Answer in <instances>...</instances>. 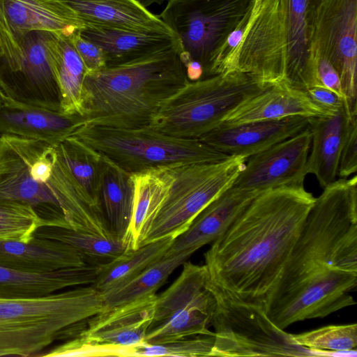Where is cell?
I'll return each mask as SVG.
<instances>
[{"instance_id": "cell-1", "label": "cell", "mask_w": 357, "mask_h": 357, "mask_svg": "<svg viewBox=\"0 0 357 357\" xmlns=\"http://www.w3.org/2000/svg\"><path fill=\"white\" fill-rule=\"evenodd\" d=\"M314 200L303 183L258 193L204 254L208 288L265 308Z\"/></svg>"}, {"instance_id": "cell-2", "label": "cell", "mask_w": 357, "mask_h": 357, "mask_svg": "<svg viewBox=\"0 0 357 357\" xmlns=\"http://www.w3.org/2000/svg\"><path fill=\"white\" fill-rule=\"evenodd\" d=\"M0 199L29 206L45 225L113 236L81 197L56 145L46 142L0 136Z\"/></svg>"}, {"instance_id": "cell-3", "label": "cell", "mask_w": 357, "mask_h": 357, "mask_svg": "<svg viewBox=\"0 0 357 357\" xmlns=\"http://www.w3.org/2000/svg\"><path fill=\"white\" fill-rule=\"evenodd\" d=\"M188 82L176 48L87 73L84 81L85 123L148 126L162 104Z\"/></svg>"}, {"instance_id": "cell-4", "label": "cell", "mask_w": 357, "mask_h": 357, "mask_svg": "<svg viewBox=\"0 0 357 357\" xmlns=\"http://www.w3.org/2000/svg\"><path fill=\"white\" fill-rule=\"evenodd\" d=\"M331 270L357 273L356 175L335 180L315 198L266 305Z\"/></svg>"}, {"instance_id": "cell-5", "label": "cell", "mask_w": 357, "mask_h": 357, "mask_svg": "<svg viewBox=\"0 0 357 357\" xmlns=\"http://www.w3.org/2000/svg\"><path fill=\"white\" fill-rule=\"evenodd\" d=\"M107 306L92 285L40 296H0V357L40 356L54 342L70 340Z\"/></svg>"}, {"instance_id": "cell-6", "label": "cell", "mask_w": 357, "mask_h": 357, "mask_svg": "<svg viewBox=\"0 0 357 357\" xmlns=\"http://www.w3.org/2000/svg\"><path fill=\"white\" fill-rule=\"evenodd\" d=\"M272 85L239 71L189 81L162 104L148 127L169 136L199 139L244 102Z\"/></svg>"}, {"instance_id": "cell-7", "label": "cell", "mask_w": 357, "mask_h": 357, "mask_svg": "<svg viewBox=\"0 0 357 357\" xmlns=\"http://www.w3.org/2000/svg\"><path fill=\"white\" fill-rule=\"evenodd\" d=\"M71 136L132 174L182 164L218 162L231 157L199 139L169 136L148 126L84 123Z\"/></svg>"}, {"instance_id": "cell-8", "label": "cell", "mask_w": 357, "mask_h": 357, "mask_svg": "<svg viewBox=\"0 0 357 357\" xmlns=\"http://www.w3.org/2000/svg\"><path fill=\"white\" fill-rule=\"evenodd\" d=\"M248 158L231 156L218 162L169 167L167 188L158 206L144 225L136 249L188 229L198 214L229 188Z\"/></svg>"}, {"instance_id": "cell-9", "label": "cell", "mask_w": 357, "mask_h": 357, "mask_svg": "<svg viewBox=\"0 0 357 357\" xmlns=\"http://www.w3.org/2000/svg\"><path fill=\"white\" fill-rule=\"evenodd\" d=\"M255 0H168L159 17L178 39L185 66L199 63L204 78L212 76L216 54Z\"/></svg>"}, {"instance_id": "cell-10", "label": "cell", "mask_w": 357, "mask_h": 357, "mask_svg": "<svg viewBox=\"0 0 357 357\" xmlns=\"http://www.w3.org/2000/svg\"><path fill=\"white\" fill-rule=\"evenodd\" d=\"M211 291L216 301L211 321L214 328L211 356L317 355L298 344L292 334L278 328L261 306Z\"/></svg>"}, {"instance_id": "cell-11", "label": "cell", "mask_w": 357, "mask_h": 357, "mask_svg": "<svg viewBox=\"0 0 357 357\" xmlns=\"http://www.w3.org/2000/svg\"><path fill=\"white\" fill-rule=\"evenodd\" d=\"M58 38L49 31L29 32L15 59L0 61V92L5 98L62 112L54 59Z\"/></svg>"}, {"instance_id": "cell-12", "label": "cell", "mask_w": 357, "mask_h": 357, "mask_svg": "<svg viewBox=\"0 0 357 357\" xmlns=\"http://www.w3.org/2000/svg\"><path fill=\"white\" fill-rule=\"evenodd\" d=\"M310 48L312 59L324 56L332 63L350 113L357 114V0L311 3Z\"/></svg>"}, {"instance_id": "cell-13", "label": "cell", "mask_w": 357, "mask_h": 357, "mask_svg": "<svg viewBox=\"0 0 357 357\" xmlns=\"http://www.w3.org/2000/svg\"><path fill=\"white\" fill-rule=\"evenodd\" d=\"M287 40L280 0H255L243 38L221 73L239 71L271 84L284 83Z\"/></svg>"}, {"instance_id": "cell-14", "label": "cell", "mask_w": 357, "mask_h": 357, "mask_svg": "<svg viewBox=\"0 0 357 357\" xmlns=\"http://www.w3.org/2000/svg\"><path fill=\"white\" fill-rule=\"evenodd\" d=\"M357 284V273L331 270L315 275L268 303L265 312L280 328L314 318H324L354 305L351 296Z\"/></svg>"}, {"instance_id": "cell-15", "label": "cell", "mask_w": 357, "mask_h": 357, "mask_svg": "<svg viewBox=\"0 0 357 357\" xmlns=\"http://www.w3.org/2000/svg\"><path fill=\"white\" fill-rule=\"evenodd\" d=\"M85 24L61 0H0V61L17 56L23 37L35 31L71 36Z\"/></svg>"}, {"instance_id": "cell-16", "label": "cell", "mask_w": 357, "mask_h": 357, "mask_svg": "<svg viewBox=\"0 0 357 357\" xmlns=\"http://www.w3.org/2000/svg\"><path fill=\"white\" fill-rule=\"evenodd\" d=\"M310 144L311 132L307 126L295 135L248 157L231 186L262 192L303 183Z\"/></svg>"}, {"instance_id": "cell-17", "label": "cell", "mask_w": 357, "mask_h": 357, "mask_svg": "<svg viewBox=\"0 0 357 357\" xmlns=\"http://www.w3.org/2000/svg\"><path fill=\"white\" fill-rule=\"evenodd\" d=\"M309 118L294 116L244 124L219 126L199 139L229 156L248 157L295 135L308 126Z\"/></svg>"}, {"instance_id": "cell-18", "label": "cell", "mask_w": 357, "mask_h": 357, "mask_svg": "<svg viewBox=\"0 0 357 357\" xmlns=\"http://www.w3.org/2000/svg\"><path fill=\"white\" fill-rule=\"evenodd\" d=\"M215 304V297L208 285L169 298L160 307L164 321L149 328L144 342L162 344L195 335H213L208 327Z\"/></svg>"}, {"instance_id": "cell-19", "label": "cell", "mask_w": 357, "mask_h": 357, "mask_svg": "<svg viewBox=\"0 0 357 357\" xmlns=\"http://www.w3.org/2000/svg\"><path fill=\"white\" fill-rule=\"evenodd\" d=\"M157 297L153 294L107 308L89 319L77 335L100 343L138 345L144 342L153 322Z\"/></svg>"}, {"instance_id": "cell-20", "label": "cell", "mask_w": 357, "mask_h": 357, "mask_svg": "<svg viewBox=\"0 0 357 357\" xmlns=\"http://www.w3.org/2000/svg\"><path fill=\"white\" fill-rule=\"evenodd\" d=\"M85 123L69 114L30 106L5 98L0 105V136L36 139L58 145Z\"/></svg>"}, {"instance_id": "cell-21", "label": "cell", "mask_w": 357, "mask_h": 357, "mask_svg": "<svg viewBox=\"0 0 357 357\" xmlns=\"http://www.w3.org/2000/svg\"><path fill=\"white\" fill-rule=\"evenodd\" d=\"M287 40L284 83L305 91L322 86L310 48L312 0H280Z\"/></svg>"}, {"instance_id": "cell-22", "label": "cell", "mask_w": 357, "mask_h": 357, "mask_svg": "<svg viewBox=\"0 0 357 357\" xmlns=\"http://www.w3.org/2000/svg\"><path fill=\"white\" fill-rule=\"evenodd\" d=\"M333 114L313 102L304 91L280 83L244 102L219 126H231L294 116L326 117Z\"/></svg>"}, {"instance_id": "cell-23", "label": "cell", "mask_w": 357, "mask_h": 357, "mask_svg": "<svg viewBox=\"0 0 357 357\" xmlns=\"http://www.w3.org/2000/svg\"><path fill=\"white\" fill-rule=\"evenodd\" d=\"M83 21L112 29L175 36L159 17L135 0H61Z\"/></svg>"}, {"instance_id": "cell-24", "label": "cell", "mask_w": 357, "mask_h": 357, "mask_svg": "<svg viewBox=\"0 0 357 357\" xmlns=\"http://www.w3.org/2000/svg\"><path fill=\"white\" fill-rule=\"evenodd\" d=\"M89 264L71 245L34 236L29 242L0 239V266L31 273H48Z\"/></svg>"}, {"instance_id": "cell-25", "label": "cell", "mask_w": 357, "mask_h": 357, "mask_svg": "<svg viewBox=\"0 0 357 357\" xmlns=\"http://www.w3.org/2000/svg\"><path fill=\"white\" fill-rule=\"evenodd\" d=\"M259 192L230 186L209 203L188 229L174 239L165 255L190 249L197 251L213 243Z\"/></svg>"}, {"instance_id": "cell-26", "label": "cell", "mask_w": 357, "mask_h": 357, "mask_svg": "<svg viewBox=\"0 0 357 357\" xmlns=\"http://www.w3.org/2000/svg\"><path fill=\"white\" fill-rule=\"evenodd\" d=\"M81 35L99 46L104 52L106 67L126 64L176 48V36L153 34L85 24Z\"/></svg>"}, {"instance_id": "cell-27", "label": "cell", "mask_w": 357, "mask_h": 357, "mask_svg": "<svg viewBox=\"0 0 357 357\" xmlns=\"http://www.w3.org/2000/svg\"><path fill=\"white\" fill-rule=\"evenodd\" d=\"M352 115L345 102L330 116L309 118L311 144L306 173L314 175L323 188L336 180L340 150Z\"/></svg>"}, {"instance_id": "cell-28", "label": "cell", "mask_w": 357, "mask_h": 357, "mask_svg": "<svg viewBox=\"0 0 357 357\" xmlns=\"http://www.w3.org/2000/svg\"><path fill=\"white\" fill-rule=\"evenodd\" d=\"M100 266H82L48 273H31L0 266V296L8 297L40 296L68 287L92 284Z\"/></svg>"}, {"instance_id": "cell-29", "label": "cell", "mask_w": 357, "mask_h": 357, "mask_svg": "<svg viewBox=\"0 0 357 357\" xmlns=\"http://www.w3.org/2000/svg\"><path fill=\"white\" fill-rule=\"evenodd\" d=\"M102 157L100 201L102 215L113 236L119 239L131 238L130 227L135 198L132 174Z\"/></svg>"}, {"instance_id": "cell-30", "label": "cell", "mask_w": 357, "mask_h": 357, "mask_svg": "<svg viewBox=\"0 0 357 357\" xmlns=\"http://www.w3.org/2000/svg\"><path fill=\"white\" fill-rule=\"evenodd\" d=\"M56 149L82 199L102 215L100 201L102 155L73 136L56 145Z\"/></svg>"}, {"instance_id": "cell-31", "label": "cell", "mask_w": 357, "mask_h": 357, "mask_svg": "<svg viewBox=\"0 0 357 357\" xmlns=\"http://www.w3.org/2000/svg\"><path fill=\"white\" fill-rule=\"evenodd\" d=\"M34 236L67 243L81 252L89 264L100 266L108 264L129 250L134 249L130 237L119 239L57 226H42Z\"/></svg>"}, {"instance_id": "cell-32", "label": "cell", "mask_w": 357, "mask_h": 357, "mask_svg": "<svg viewBox=\"0 0 357 357\" xmlns=\"http://www.w3.org/2000/svg\"><path fill=\"white\" fill-rule=\"evenodd\" d=\"M174 241L167 237L129 250L112 261L101 265L91 285L102 293L126 282L162 259Z\"/></svg>"}, {"instance_id": "cell-33", "label": "cell", "mask_w": 357, "mask_h": 357, "mask_svg": "<svg viewBox=\"0 0 357 357\" xmlns=\"http://www.w3.org/2000/svg\"><path fill=\"white\" fill-rule=\"evenodd\" d=\"M54 59L62 112L84 119V81L86 70L70 36L59 35Z\"/></svg>"}, {"instance_id": "cell-34", "label": "cell", "mask_w": 357, "mask_h": 357, "mask_svg": "<svg viewBox=\"0 0 357 357\" xmlns=\"http://www.w3.org/2000/svg\"><path fill=\"white\" fill-rule=\"evenodd\" d=\"M186 250L165 257L126 282L102 292L108 308L155 294L168 277L194 252Z\"/></svg>"}, {"instance_id": "cell-35", "label": "cell", "mask_w": 357, "mask_h": 357, "mask_svg": "<svg viewBox=\"0 0 357 357\" xmlns=\"http://www.w3.org/2000/svg\"><path fill=\"white\" fill-rule=\"evenodd\" d=\"M43 220L29 206L0 199V239L29 242Z\"/></svg>"}, {"instance_id": "cell-36", "label": "cell", "mask_w": 357, "mask_h": 357, "mask_svg": "<svg viewBox=\"0 0 357 357\" xmlns=\"http://www.w3.org/2000/svg\"><path fill=\"white\" fill-rule=\"evenodd\" d=\"M295 342L312 351L344 352L356 351L357 324L330 325L293 335Z\"/></svg>"}, {"instance_id": "cell-37", "label": "cell", "mask_w": 357, "mask_h": 357, "mask_svg": "<svg viewBox=\"0 0 357 357\" xmlns=\"http://www.w3.org/2000/svg\"><path fill=\"white\" fill-rule=\"evenodd\" d=\"M213 335H199L162 344L145 342L134 346L132 356H211Z\"/></svg>"}, {"instance_id": "cell-38", "label": "cell", "mask_w": 357, "mask_h": 357, "mask_svg": "<svg viewBox=\"0 0 357 357\" xmlns=\"http://www.w3.org/2000/svg\"><path fill=\"white\" fill-rule=\"evenodd\" d=\"M132 347L90 341L77 335L40 356H132Z\"/></svg>"}, {"instance_id": "cell-39", "label": "cell", "mask_w": 357, "mask_h": 357, "mask_svg": "<svg viewBox=\"0 0 357 357\" xmlns=\"http://www.w3.org/2000/svg\"><path fill=\"white\" fill-rule=\"evenodd\" d=\"M357 170V114L351 116L342 144L337 176L348 178Z\"/></svg>"}, {"instance_id": "cell-40", "label": "cell", "mask_w": 357, "mask_h": 357, "mask_svg": "<svg viewBox=\"0 0 357 357\" xmlns=\"http://www.w3.org/2000/svg\"><path fill=\"white\" fill-rule=\"evenodd\" d=\"M70 38L85 66L86 74L96 73L106 68L105 54L99 46L84 38L80 31Z\"/></svg>"}, {"instance_id": "cell-41", "label": "cell", "mask_w": 357, "mask_h": 357, "mask_svg": "<svg viewBox=\"0 0 357 357\" xmlns=\"http://www.w3.org/2000/svg\"><path fill=\"white\" fill-rule=\"evenodd\" d=\"M313 59L320 84L346 99L338 73L329 60L324 56H315Z\"/></svg>"}, {"instance_id": "cell-42", "label": "cell", "mask_w": 357, "mask_h": 357, "mask_svg": "<svg viewBox=\"0 0 357 357\" xmlns=\"http://www.w3.org/2000/svg\"><path fill=\"white\" fill-rule=\"evenodd\" d=\"M305 93L316 105L331 113L336 112L346 99L324 86H314L307 89Z\"/></svg>"}, {"instance_id": "cell-43", "label": "cell", "mask_w": 357, "mask_h": 357, "mask_svg": "<svg viewBox=\"0 0 357 357\" xmlns=\"http://www.w3.org/2000/svg\"><path fill=\"white\" fill-rule=\"evenodd\" d=\"M139 3H140L142 6H143L145 8H148L149 6L153 5V4H162L165 1L168 0H135Z\"/></svg>"}, {"instance_id": "cell-44", "label": "cell", "mask_w": 357, "mask_h": 357, "mask_svg": "<svg viewBox=\"0 0 357 357\" xmlns=\"http://www.w3.org/2000/svg\"><path fill=\"white\" fill-rule=\"evenodd\" d=\"M4 100H5V98L0 92V105L3 102Z\"/></svg>"}, {"instance_id": "cell-45", "label": "cell", "mask_w": 357, "mask_h": 357, "mask_svg": "<svg viewBox=\"0 0 357 357\" xmlns=\"http://www.w3.org/2000/svg\"><path fill=\"white\" fill-rule=\"evenodd\" d=\"M318 0H312V3H314L317 1Z\"/></svg>"}, {"instance_id": "cell-46", "label": "cell", "mask_w": 357, "mask_h": 357, "mask_svg": "<svg viewBox=\"0 0 357 357\" xmlns=\"http://www.w3.org/2000/svg\"><path fill=\"white\" fill-rule=\"evenodd\" d=\"M0 56H1V52H0Z\"/></svg>"}]
</instances>
